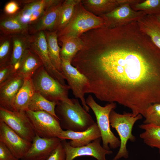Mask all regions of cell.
<instances>
[{"mask_svg":"<svg viewBox=\"0 0 160 160\" xmlns=\"http://www.w3.org/2000/svg\"><path fill=\"white\" fill-rule=\"evenodd\" d=\"M20 9L21 7L18 1L11 0L5 5L4 11L7 15H13L17 13Z\"/></svg>","mask_w":160,"mask_h":160,"instance_id":"e575fe53","label":"cell"},{"mask_svg":"<svg viewBox=\"0 0 160 160\" xmlns=\"http://www.w3.org/2000/svg\"><path fill=\"white\" fill-rule=\"evenodd\" d=\"M13 48L11 35L1 34L0 37V66L9 63Z\"/></svg>","mask_w":160,"mask_h":160,"instance_id":"f546056e","label":"cell"},{"mask_svg":"<svg viewBox=\"0 0 160 160\" xmlns=\"http://www.w3.org/2000/svg\"><path fill=\"white\" fill-rule=\"evenodd\" d=\"M87 104L93 111L96 117L97 124L100 131L103 147L105 149H115L120 147V141L111 131L109 115L111 111L116 107L115 103L112 102L102 106L95 101L89 95L86 99Z\"/></svg>","mask_w":160,"mask_h":160,"instance_id":"5b68a950","label":"cell"},{"mask_svg":"<svg viewBox=\"0 0 160 160\" xmlns=\"http://www.w3.org/2000/svg\"><path fill=\"white\" fill-rule=\"evenodd\" d=\"M101 137L100 131L96 123L86 130L81 132L63 130L58 137L61 140H70L69 142L73 147L86 145L94 140Z\"/></svg>","mask_w":160,"mask_h":160,"instance_id":"e0dca14e","label":"cell"},{"mask_svg":"<svg viewBox=\"0 0 160 160\" xmlns=\"http://www.w3.org/2000/svg\"><path fill=\"white\" fill-rule=\"evenodd\" d=\"M64 0H57L36 22L30 26L29 32L33 34L42 31L56 30L60 10Z\"/></svg>","mask_w":160,"mask_h":160,"instance_id":"ac0fdd59","label":"cell"},{"mask_svg":"<svg viewBox=\"0 0 160 160\" xmlns=\"http://www.w3.org/2000/svg\"><path fill=\"white\" fill-rule=\"evenodd\" d=\"M47 43L49 55L54 67L63 74L62 60L60 53L61 48L58 45L57 31H44Z\"/></svg>","mask_w":160,"mask_h":160,"instance_id":"d4e9b609","label":"cell"},{"mask_svg":"<svg viewBox=\"0 0 160 160\" xmlns=\"http://www.w3.org/2000/svg\"><path fill=\"white\" fill-rule=\"evenodd\" d=\"M61 140L58 137L45 138L36 135L21 160H46Z\"/></svg>","mask_w":160,"mask_h":160,"instance_id":"9a60e30c","label":"cell"},{"mask_svg":"<svg viewBox=\"0 0 160 160\" xmlns=\"http://www.w3.org/2000/svg\"><path fill=\"white\" fill-rule=\"evenodd\" d=\"M139 127L144 131L140 137L144 143L150 147L157 148L160 153V126L143 124Z\"/></svg>","mask_w":160,"mask_h":160,"instance_id":"4316f807","label":"cell"},{"mask_svg":"<svg viewBox=\"0 0 160 160\" xmlns=\"http://www.w3.org/2000/svg\"><path fill=\"white\" fill-rule=\"evenodd\" d=\"M36 92L32 79H24L14 100L15 111H26L28 110L29 104Z\"/></svg>","mask_w":160,"mask_h":160,"instance_id":"44dd1931","label":"cell"},{"mask_svg":"<svg viewBox=\"0 0 160 160\" xmlns=\"http://www.w3.org/2000/svg\"><path fill=\"white\" fill-rule=\"evenodd\" d=\"M58 103L47 99L40 93L36 91L29 104L28 109L33 111L46 112L59 120L55 112Z\"/></svg>","mask_w":160,"mask_h":160,"instance_id":"83f0119b","label":"cell"},{"mask_svg":"<svg viewBox=\"0 0 160 160\" xmlns=\"http://www.w3.org/2000/svg\"><path fill=\"white\" fill-rule=\"evenodd\" d=\"M105 20L87 10L81 0L76 5L73 17L68 24L57 32L58 38L63 36L79 37L90 30L106 27Z\"/></svg>","mask_w":160,"mask_h":160,"instance_id":"3957f363","label":"cell"},{"mask_svg":"<svg viewBox=\"0 0 160 160\" xmlns=\"http://www.w3.org/2000/svg\"><path fill=\"white\" fill-rule=\"evenodd\" d=\"M25 112L36 135L43 138H58L63 132L59 120L50 113L29 110Z\"/></svg>","mask_w":160,"mask_h":160,"instance_id":"52a82bcc","label":"cell"},{"mask_svg":"<svg viewBox=\"0 0 160 160\" xmlns=\"http://www.w3.org/2000/svg\"><path fill=\"white\" fill-rule=\"evenodd\" d=\"M143 117L140 114L135 115L132 113L126 112L121 114L114 110L111 111L109 115L110 126L117 131L120 141L119 150L112 160H118L122 157L128 158L127 143L129 140L132 142L136 140L135 137L132 133L133 127L135 123L142 119Z\"/></svg>","mask_w":160,"mask_h":160,"instance_id":"8992f818","label":"cell"},{"mask_svg":"<svg viewBox=\"0 0 160 160\" xmlns=\"http://www.w3.org/2000/svg\"><path fill=\"white\" fill-rule=\"evenodd\" d=\"M130 6L134 10L143 11L147 15L160 14V0H143Z\"/></svg>","mask_w":160,"mask_h":160,"instance_id":"4dcf8cb0","label":"cell"},{"mask_svg":"<svg viewBox=\"0 0 160 160\" xmlns=\"http://www.w3.org/2000/svg\"><path fill=\"white\" fill-rule=\"evenodd\" d=\"M143 124L160 126V103L151 104L147 108Z\"/></svg>","mask_w":160,"mask_h":160,"instance_id":"1f68e13d","label":"cell"},{"mask_svg":"<svg viewBox=\"0 0 160 160\" xmlns=\"http://www.w3.org/2000/svg\"><path fill=\"white\" fill-rule=\"evenodd\" d=\"M135 0H127L126 3L119 6L111 11L99 15L106 22V27L115 28L124 26L138 21L146 15L143 11L133 9L130 5Z\"/></svg>","mask_w":160,"mask_h":160,"instance_id":"9c48e42d","label":"cell"},{"mask_svg":"<svg viewBox=\"0 0 160 160\" xmlns=\"http://www.w3.org/2000/svg\"><path fill=\"white\" fill-rule=\"evenodd\" d=\"M36 92H39L47 99L58 103L65 101L73 103L68 97V85H64L52 78L43 65L36 71L32 78Z\"/></svg>","mask_w":160,"mask_h":160,"instance_id":"277c9868","label":"cell"},{"mask_svg":"<svg viewBox=\"0 0 160 160\" xmlns=\"http://www.w3.org/2000/svg\"><path fill=\"white\" fill-rule=\"evenodd\" d=\"M81 0H66L63 2L59 15L56 30L64 28L69 23L73 15L75 7Z\"/></svg>","mask_w":160,"mask_h":160,"instance_id":"f1b7e54d","label":"cell"},{"mask_svg":"<svg viewBox=\"0 0 160 160\" xmlns=\"http://www.w3.org/2000/svg\"><path fill=\"white\" fill-rule=\"evenodd\" d=\"M154 16L156 17L157 19L160 22V14L156 15H154Z\"/></svg>","mask_w":160,"mask_h":160,"instance_id":"8d00e7d4","label":"cell"},{"mask_svg":"<svg viewBox=\"0 0 160 160\" xmlns=\"http://www.w3.org/2000/svg\"><path fill=\"white\" fill-rule=\"evenodd\" d=\"M66 153L61 141L46 160H66Z\"/></svg>","mask_w":160,"mask_h":160,"instance_id":"836d02e7","label":"cell"},{"mask_svg":"<svg viewBox=\"0 0 160 160\" xmlns=\"http://www.w3.org/2000/svg\"><path fill=\"white\" fill-rule=\"evenodd\" d=\"M62 44L60 53L61 60H65L71 63L72 60L83 48L84 42L79 37L63 36L58 38Z\"/></svg>","mask_w":160,"mask_h":160,"instance_id":"7402d4cb","label":"cell"},{"mask_svg":"<svg viewBox=\"0 0 160 160\" xmlns=\"http://www.w3.org/2000/svg\"><path fill=\"white\" fill-rule=\"evenodd\" d=\"M81 2L87 10L97 16L110 12L121 5L120 0H82Z\"/></svg>","mask_w":160,"mask_h":160,"instance_id":"484cf974","label":"cell"},{"mask_svg":"<svg viewBox=\"0 0 160 160\" xmlns=\"http://www.w3.org/2000/svg\"><path fill=\"white\" fill-rule=\"evenodd\" d=\"M62 66L63 74L73 94L76 98L80 99L83 108L89 112L90 108L87 104L85 98V95L89 93L90 88L88 79L69 62L62 60Z\"/></svg>","mask_w":160,"mask_h":160,"instance_id":"ba28073f","label":"cell"},{"mask_svg":"<svg viewBox=\"0 0 160 160\" xmlns=\"http://www.w3.org/2000/svg\"><path fill=\"white\" fill-rule=\"evenodd\" d=\"M0 121L7 124L22 138L32 142L36 135L24 111H11L0 107Z\"/></svg>","mask_w":160,"mask_h":160,"instance_id":"30bf717a","label":"cell"},{"mask_svg":"<svg viewBox=\"0 0 160 160\" xmlns=\"http://www.w3.org/2000/svg\"><path fill=\"white\" fill-rule=\"evenodd\" d=\"M42 65V63L39 57L28 49L21 59L16 73L24 79H31Z\"/></svg>","mask_w":160,"mask_h":160,"instance_id":"ffe728a7","label":"cell"},{"mask_svg":"<svg viewBox=\"0 0 160 160\" xmlns=\"http://www.w3.org/2000/svg\"><path fill=\"white\" fill-rule=\"evenodd\" d=\"M73 103L59 102L56 106L55 113L61 128L74 132L84 131L93 125L92 117L82 107L78 99H72Z\"/></svg>","mask_w":160,"mask_h":160,"instance_id":"7a4b0ae2","label":"cell"},{"mask_svg":"<svg viewBox=\"0 0 160 160\" xmlns=\"http://www.w3.org/2000/svg\"><path fill=\"white\" fill-rule=\"evenodd\" d=\"M0 142L4 143L15 157L21 159L32 144V142L22 138L1 121H0Z\"/></svg>","mask_w":160,"mask_h":160,"instance_id":"5bb4252c","label":"cell"},{"mask_svg":"<svg viewBox=\"0 0 160 160\" xmlns=\"http://www.w3.org/2000/svg\"><path fill=\"white\" fill-rule=\"evenodd\" d=\"M24 79L16 72L0 84V107L15 111L14 103L15 97L22 86Z\"/></svg>","mask_w":160,"mask_h":160,"instance_id":"2e32d148","label":"cell"},{"mask_svg":"<svg viewBox=\"0 0 160 160\" xmlns=\"http://www.w3.org/2000/svg\"><path fill=\"white\" fill-rule=\"evenodd\" d=\"M140 30L147 34L160 49V22L154 15H146L138 21Z\"/></svg>","mask_w":160,"mask_h":160,"instance_id":"603a6c76","label":"cell"},{"mask_svg":"<svg viewBox=\"0 0 160 160\" xmlns=\"http://www.w3.org/2000/svg\"><path fill=\"white\" fill-rule=\"evenodd\" d=\"M0 160H19L3 143L0 142Z\"/></svg>","mask_w":160,"mask_h":160,"instance_id":"d590c367","label":"cell"},{"mask_svg":"<svg viewBox=\"0 0 160 160\" xmlns=\"http://www.w3.org/2000/svg\"><path fill=\"white\" fill-rule=\"evenodd\" d=\"M77 68L89 82V93L101 101L144 117L150 105L160 103V49L136 22L98 33Z\"/></svg>","mask_w":160,"mask_h":160,"instance_id":"6da1fadb","label":"cell"},{"mask_svg":"<svg viewBox=\"0 0 160 160\" xmlns=\"http://www.w3.org/2000/svg\"><path fill=\"white\" fill-rule=\"evenodd\" d=\"M57 0L18 1L21 8L15 14L20 22L29 27L36 22Z\"/></svg>","mask_w":160,"mask_h":160,"instance_id":"7c38bea8","label":"cell"},{"mask_svg":"<svg viewBox=\"0 0 160 160\" xmlns=\"http://www.w3.org/2000/svg\"><path fill=\"white\" fill-rule=\"evenodd\" d=\"M0 30L1 34L12 35L29 33V27L22 24L15 15L6 14L0 18Z\"/></svg>","mask_w":160,"mask_h":160,"instance_id":"cb8c5ba5","label":"cell"},{"mask_svg":"<svg viewBox=\"0 0 160 160\" xmlns=\"http://www.w3.org/2000/svg\"><path fill=\"white\" fill-rule=\"evenodd\" d=\"M16 72L13 66L9 63L0 66V84L10 78Z\"/></svg>","mask_w":160,"mask_h":160,"instance_id":"d6a6232c","label":"cell"},{"mask_svg":"<svg viewBox=\"0 0 160 160\" xmlns=\"http://www.w3.org/2000/svg\"><path fill=\"white\" fill-rule=\"evenodd\" d=\"M11 36L13 48L9 63L16 72L19 67L21 59L26 51L29 49L31 34L27 33L14 34Z\"/></svg>","mask_w":160,"mask_h":160,"instance_id":"d6986e66","label":"cell"},{"mask_svg":"<svg viewBox=\"0 0 160 160\" xmlns=\"http://www.w3.org/2000/svg\"><path fill=\"white\" fill-rule=\"evenodd\" d=\"M101 137L94 140L87 145L78 147H73L66 140L61 142L66 154V160H73L78 157L90 156L97 160H107L105 155L112 153L113 151L104 148L100 144Z\"/></svg>","mask_w":160,"mask_h":160,"instance_id":"4fadbf2b","label":"cell"},{"mask_svg":"<svg viewBox=\"0 0 160 160\" xmlns=\"http://www.w3.org/2000/svg\"><path fill=\"white\" fill-rule=\"evenodd\" d=\"M29 49L39 57L50 75L62 84L66 85L64 76L55 68L50 59L44 31L31 34Z\"/></svg>","mask_w":160,"mask_h":160,"instance_id":"8fae6325","label":"cell"}]
</instances>
